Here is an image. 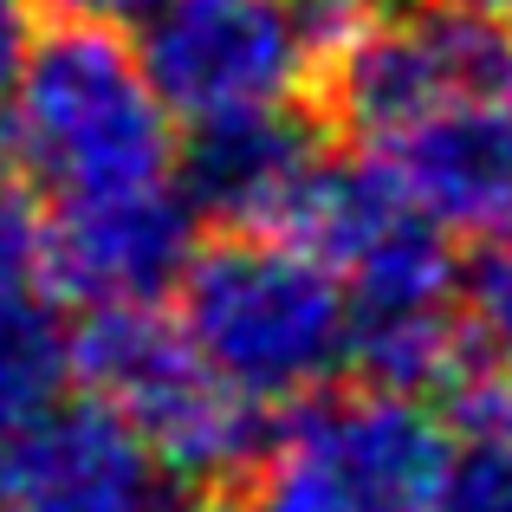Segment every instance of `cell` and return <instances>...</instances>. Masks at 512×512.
I'll list each match as a JSON object with an SVG mask.
<instances>
[{"mask_svg": "<svg viewBox=\"0 0 512 512\" xmlns=\"http://www.w3.org/2000/svg\"><path fill=\"white\" fill-rule=\"evenodd\" d=\"M454 461L448 415L396 389H312L266 428L260 512H435Z\"/></svg>", "mask_w": 512, "mask_h": 512, "instance_id": "4", "label": "cell"}, {"mask_svg": "<svg viewBox=\"0 0 512 512\" xmlns=\"http://www.w3.org/2000/svg\"><path fill=\"white\" fill-rule=\"evenodd\" d=\"M467 292V338L487 344L500 357V370H512V227L506 234H487L474 253V266L461 273Z\"/></svg>", "mask_w": 512, "mask_h": 512, "instance_id": "14", "label": "cell"}, {"mask_svg": "<svg viewBox=\"0 0 512 512\" xmlns=\"http://www.w3.org/2000/svg\"><path fill=\"white\" fill-rule=\"evenodd\" d=\"M286 240L331 266L350 312H396V305H454L461 260L454 234L428 221L383 156H325L312 175Z\"/></svg>", "mask_w": 512, "mask_h": 512, "instance_id": "7", "label": "cell"}, {"mask_svg": "<svg viewBox=\"0 0 512 512\" xmlns=\"http://www.w3.org/2000/svg\"><path fill=\"white\" fill-rule=\"evenodd\" d=\"M72 383V325L33 273L0 279V441L33 428L65 402Z\"/></svg>", "mask_w": 512, "mask_h": 512, "instance_id": "12", "label": "cell"}, {"mask_svg": "<svg viewBox=\"0 0 512 512\" xmlns=\"http://www.w3.org/2000/svg\"><path fill=\"white\" fill-rule=\"evenodd\" d=\"M182 312L188 344L247 402H299L350 363V299L318 253L286 234H221L188 253Z\"/></svg>", "mask_w": 512, "mask_h": 512, "instance_id": "2", "label": "cell"}, {"mask_svg": "<svg viewBox=\"0 0 512 512\" xmlns=\"http://www.w3.org/2000/svg\"><path fill=\"white\" fill-rule=\"evenodd\" d=\"M467 318L454 305L350 312V363L363 383L396 396H441L467 376Z\"/></svg>", "mask_w": 512, "mask_h": 512, "instance_id": "13", "label": "cell"}, {"mask_svg": "<svg viewBox=\"0 0 512 512\" xmlns=\"http://www.w3.org/2000/svg\"><path fill=\"white\" fill-rule=\"evenodd\" d=\"M383 156L409 201L448 234H506L512 227V91L428 117L422 130L396 137Z\"/></svg>", "mask_w": 512, "mask_h": 512, "instance_id": "11", "label": "cell"}, {"mask_svg": "<svg viewBox=\"0 0 512 512\" xmlns=\"http://www.w3.org/2000/svg\"><path fill=\"white\" fill-rule=\"evenodd\" d=\"M13 169L52 201L175 182V117L117 26H52L33 39L13 111Z\"/></svg>", "mask_w": 512, "mask_h": 512, "instance_id": "1", "label": "cell"}, {"mask_svg": "<svg viewBox=\"0 0 512 512\" xmlns=\"http://www.w3.org/2000/svg\"><path fill=\"white\" fill-rule=\"evenodd\" d=\"M39 266V214H33V188L26 175L0 156V279L33 273Z\"/></svg>", "mask_w": 512, "mask_h": 512, "instance_id": "17", "label": "cell"}, {"mask_svg": "<svg viewBox=\"0 0 512 512\" xmlns=\"http://www.w3.org/2000/svg\"><path fill=\"white\" fill-rule=\"evenodd\" d=\"M137 65L188 130L286 111L318 78L292 0H156L137 20Z\"/></svg>", "mask_w": 512, "mask_h": 512, "instance_id": "5", "label": "cell"}, {"mask_svg": "<svg viewBox=\"0 0 512 512\" xmlns=\"http://www.w3.org/2000/svg\"><path fill=\"white\" fill-rule=\"evenodd\" d=\"M39 39V7L33 0H0V124L13 111V91H20V72L33 59Z\"/></svg>", "mask_w": 512, "mask_h": 512, "instance_id": "18", "label": "cell"}, {"mask_svg": "<svg viewBox=\"0 0 512 512\" xmlns=\"http://www.w3.org/2000/svg\"><path fill=\"white\" fill-rule=\"evenodd\" d=\"M325 156V130L299 104H286L201 124L188 150H175V188L195 221H214L221 234H286Z\"/></svg>", "mask_w": 512, "mask_h": 512, "instance_id": "10", "label": "cell"}, {"mask_svg": "<svg viewBox=\"0 0 512 512\" xmlns=\"http://www.w3.org/2000/svg\"><path fill=\"white\" fill-rule=\"evenodd\" d=\"M435 512H512V467L493 461V454L454 448Z\"/></svg>", "mask_w": 512, "mask_h": 512, "instance_id": "16", "label": "cell"}, {"mask_svg": "<svg viewBox=\"0 0 512 512\" xmlns=\"http://www.w3.org/2000/svg\"><path fill=\"white\" fill-rule=\"evenodd\" d=\"M72 383L111 409L169 480L221 487L260 467L266 409L247 402L156 305H91L72 331Z\"/></svg>", "mask_w": 512, "mask_h": 512, "instance_id": "3", "label": "cell"}, {"mask_svg": "<svg viewBox=\"0 0 512 512\" xmlns=\"http://www.w3.org/2000/svg\"><path fill=\"white\" fill-rule=\"evenodd\" d=\"M448 435H454V448L493 454V461L512 467V370H500V376H461V383H454Z\"/></svg>", "mask_w": 512, "mask_h": 512, "instance_id": "15", "label": "cell"}, {"mask_svg": "<svg viewBox=\"0 0 512 512\" xmlns=\"http://www.w3.org/2000/svg\"><path fill=\"white\" fill-rule=\"evenodd\" d=\"M195 208L175 182L124 188V195L59 201L39 221V266L52 299L91 305H156L175 292L188 253H195Z\"/></svg>", "mask_w": 512, "mask_h": 512, "instance_id": "8", "label": "cell"}, {"mask_svg": "<svg viewBox=\"0 0 512 512\" xmlns=\"http://www.w3.org/2000/svg\"><path fill=\"white\" fill-rule=\"evenodd\" d=\"M331 111L363 150H389L454 104L506 98L512 91V39L461 13H376L357 39L325 65Z\"/></svg>", "mask_w": 512, "mask_h": 512, "instance_id": "6", "label": "cell"}, {"mask_svg": "<svg viewBox=\"0 0 512 512\" xmlns=\"http://www.w3.org/2000/svg\"><path fill=\"white\" fill-rule=\"evenodd\" d=\"M428 7L461 13V20H480V26H493V33L512 39V0H428Z\"/></svg>", "mask_w": 512, "mask_h": 512, "instance_id": "20", "label": "cell"}, {"mask_svg": "<svg viewBox=\"0 0 512 512\" xmlns=\"http://www.w3.org/2000/svg\"><path fill=\"white\" fill-rule=\"evenodd\" d=\"M33 7H46L65 26H137L156 0H33Z\"/></svg>", "mask_w": 512, "mask_h": 512, "instance_id": "19", "label": "cell"}, {"mask_svg": "<svg viewBox=\"0 0 512 512\" xmlns=\"http://www.w3.org/2000/svg\"><path fill=\"white\" fill-rule=\"evenodd\" d=\"M7 506L0 512H169L175 480L156 454L98 402H59L33 428L0 441Z\"/></svg>", "mask_w": 512, "mask_h": 512, "instance_id": "9", "label": "cell"}, {"mask_svg": "<svg viewBox=\"0 0 512 512\" xmlns=\"http://www.w3.org/2000/svg\"><path fill=\"white\" fill-rule=\"evenodd\" d=\"M169 512H260V506H247V500H234V493L208 487L201 500H188V506H169Z\"/></svg>", "mask_w": 512, "mask_h": 512, "instance_id": "21", "label": "cell"}]
</instances>
